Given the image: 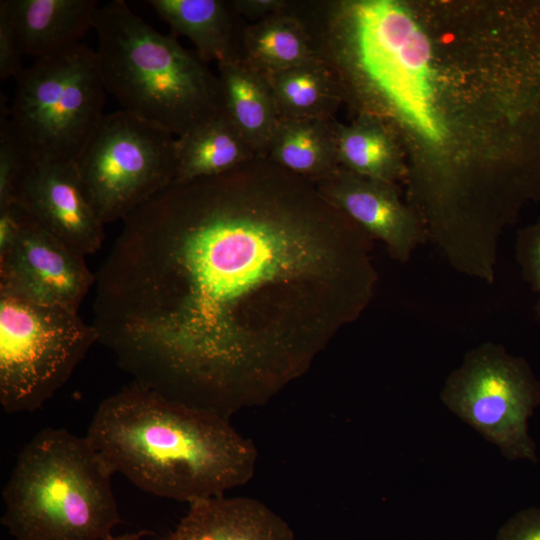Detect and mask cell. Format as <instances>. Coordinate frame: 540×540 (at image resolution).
Here are the masks:
<instances>
[{"label":"cell","instance_id":"cell-25","mask_svg":"<svg viewBox=\"0 0 540 540\" xmlns=\"http://www.w3.org/2000/svg\"><path fill=\"white\" fill-rule=\"evenodd\" d=\"M496 540H540V508L517 512L499 529Z\"/></svg>","mask_w":540,"mask_h":540},{"label":"cell","instance_id":"cell-23","mask_svg":"<svg viewBox=\"0 0 540 540\" xmlns=\"http://www.w3.org/2000/svg\"><path fill=\"white\" fill-rule=\"evenodd\" d=\"M26 160L25 152L11 132L6 117L0 132V207L14 201L17 180Z\"/></svg>","mask_w":540,"mask_h":540},{"label":"cell","instance_id":"cell-22","mask_svg":"<svg viewBox=\"0 0 540 540\" xmlns=\"http://www.w3.org/2000/svg\"><path fill=\"white\" fill-rule=\"evenodd\" d=\"M515 255L524 280L538 295L534 312L540 320V217L517 231Z\"/></svg>","mask_w":540,"mask_h":540},{"label":"cell","instance_id":"cell-10","mask_svg":"<svg viewBox=\"0 0 540 540\" xmlns=\"http://www.w3.org/2000/svg\"><path fill=\"white\" fill-rule=\"evenodd\" d=\"M95 283L85 255L29 216L14 243L0 254V296L78 312Z\"/></svg>","mask_w":540,"mask_h":540},{"label":"cell","instance_id":"cell-14","mask_svg":"<svg viewBox=\"0 0 540 540\" xmlns=\"http://www.w3.org/2000/svg\"><path fill=\"white\" fill-rule=\"evenodd\" d=\"M22 55L45 57L75 44L94 27L95 0H1Z\"/></svg>","mask_w":540,"mask_h":540},{"label":"cell","instance_id":"cell-17","mask_svg":"<svg viewBox=\"0 0 540 540\" xmlns=\"http://www.w3.org/2000/svg\"><path fill=\"white\" fill-rule=\"evenodd\" d=\"M340 166L365 177L396 183L405 181L407 164L396 135L377 118L356 115L350 124L336 122Z\"/></svg>","mask_w":540,"mask_h":540},{"label":"cell","instance_id":"cell-18","mask_svg":"<svg viewBox=\"0 0 540 540\" xmlns=\"http://www.w3.org/2000/svg\"><path fill=\"white\" fill-rule=\"evenodd\" d=\"M254 157L255 152L223 110L177 138L175 181L220 175Z\"/></svg>","mask_w":540,"mask_h":540},{"label":"cell","instance_id":"cell-9","mask_svg":"<svg viewBox=\"0 0 540 540\" xmlns=\"http://www.w3.org/2000/svg\"><path fill=\"white\" fill-rule=\"evenodd\" d=\"M441 399L509 460L538 461L528 424L540 407V381L524 358L482 343L447 377Z\"/></svg>","mask_w":540,"mask_h":540},{"label":"cell","instance_id":"cell-27","mask_svg":"<svg viewBox=\"0 0 540 540\" xmlns=\"http://www.w3.org/2000/svg\"><path fill=\"white\" fill-rule=\"evenodd\" d=\"M236 12L252 23L285 11L290 1L287 0H233Z\"/></svg>","mask_w":540,"mask_h":540},{"label":"cell","instance_id":"cell-28","mask_svg":"<svg viewBox=\"0 0 540 540\" xmlns=\"http://www.w3.org/2000/svg\"><path fill=\"white\" fill-rule=\"evenodd\" d=\"M142 532L138 533H125L120 536H113L111 535L107 540H142L143 537Z\"/></svg>","mask_w":540,"mask_h":540},{"label":"cell","instance_id":"cell-8","mask_svg":"<svg viewBox=\"0 0 540 540\" xmlns=\"http://www.w3.org/2000/svg\"><path fill=\"white\" fill-rule=\"evenodd\" d=\"M177 164V137L123 109L104 115L75 163L104 225L122 221L172 184Z\"/></svg>","mask_w":540,"mask_h":540},{"label":"cell","instance_id":"cell-15","mask_svg":"<svg viewBox=\"0 0 540 540\" xmlns=\"http://www.w3.org/2000/svg\"><path fill=\"white\" fill-rule=\"evenodd\" d=\"M148 3L172 30L188 38L205 62L245 58L247 24L231 1L149 0Z\"/></svg>","mask_w":540,"mask_h":540},{"label":"cell","instance_id":"cell-4","mask_svg":"<svg viewBox=\"0 0 540 540\" xmlns=\"http://www.w3.org/2000/svg\"><path fill=\"white\" fill-rule=\"evenodd\" d=\"M96 54L122 109L179 138L224 110L218 75L195 50L161 34L123 0L99 7Z\"/></svg>","mask_w":540,"mask_h":540},{"label":"cell","instance_id":"cell-3","mask_svg":"<svg viewBox=\"0 0 540 540\" xmlns=\"http://www.w3.org/2000/svg\"><path fill=\"white\" fill-rule=\"evenodd\" d=\"M86 437L113 474L144 492L189 504L247 483L257 461L252 441L227 417L135 383L100 403Z\"/></svg>","mask_w":540,"mask_h":540},{"label":"cell","instance_id":"cell-7","mask_svg":"<svg viewBox=\"0 0 540 540\" xmlns=\"http://www.w3.org/2000/svg\"><path fill=\"white\" fill-rule=\"evenodd\" d=\"M98 342L76 311L0 296V403L33 412L64 386Z\"/></svg>","mask_w":540,"mask_h":540},{"label":"cell","instance_id":"cell-26","mask_svg":"<svg viewBox=\"0 0 540 540\" xmlns=\"http://www.w3.org/2000/svg\"><path fill=\"white\" fill-rule=\"evenodd\" d=\"M27 219L28 214L15 201L0 207V254L14 243Z\"/></svg>","mask_w":540,"mask_h":540},{"label":"cell","instance_id":"cell-16","mask_svg":"<svg viewBox=\"0 0 540 540\" xmlns=\"http://www.w3.org/2000/svg\"><path fill=\"white\" fill-rule=\"evenodd\" d=\"M223 107L258 157L267 148L280 120L263 71L246 58L217 64Z\"/></svg>","mask_w":540,"mask_h":540},{"label":"cell","instance_id":"cell-5","mask_svg":"<svg viewBox=\"0 0 540 540\" xmlns=\"http://www.w3.org/2000/svg\"><path fill=\"white\" fill-rule=\"evenodd\" d=\"M112 475L86 436L45 428L18 455L1 522L15 540H107L120 522Z\"/></svg>","mask_w":540,"mask_h":540},{"label":"cell","instance_id":"cell-24","mask_svg":"<svg viewBox=\"0 0 540 540\" xmlns=\"http://www.w3.org/2000/svg\"><path fill=\"white\" fill-rule=\"evenodd\" d=\"M22 53L5 7L0 3V78L15 79L22 72Z\"/></svg>","mask_w":540,"mask_h":540},{"label":"cell","instance_id":"cell-13","mask_svg":"<svg viewBox=\"0 0 540 540\" xmlns=\"http://www.w3.org/2000/svg\"><path fill=\"white\" fill-rule=\"evenodd\" d=\"M189 505L166 540H296L285 520L252 498L222 495Z\"/></svg>","mask_w":540,"mask_h":540},{"label":"cell","instance_id":"cell-21","mask_svg":"<svg viewBox=\"0 0 540 540\" xmlns=\"http://www.w3.org/2000/svg\"><path fill=\"white\" fill-rule=\"evenodd\" d=\"M290 3L285 11L245 28V58L261 71L284 70L319 57L306 26L291 11Z\"/></svg>","mask_w":540,"mask_h":540},{"label":"cell","instance_id":"cell-1","mask_svg":"<svg viewBox=\"0 0 540 540\" xmlns=\"http://www.w3.org/2000/svg\"><path fill=\"white\" fill-rule=\"evenodd\" d=\"M377 280L372 238L257 156L175 181L122 220L91 324L133 383L228 418L304 374Z\"/></svg>","mask_w":540,"mask_h":540},{"label":"cell","instance_id":"cell-20","mask_svg":"<svg viewBox=\"0 0 540 540\" xmlns=\"http://www.w3.org/2000/svg\"><path fill=\"white\" fill-rule=\"evenodd\" d=\"M284 119H334L343 103L341 87L320 56L278 71H263Z\"/></svg>","mask_w":540,"mask_h":540},{"label":"cell","instance_id":"cell-11","mask_svg":"<svg viewBox=\"0 0 540 540\" xmlns=\"http://www.w3.org/2000/svg\"><path fill=\"white\" fill-rule=\"evenodd\" d=\"M14 201L35 223L83 255L101 248L104 224L86 197L75 163L26 157Z\"/></svg>","mask_w":540,"mask_h":540},{"label":"cell","instance_id":"cell-6","mask_svg":"<svg viewBox=\"0 0 540 540\" xmlns=\"http://www.w3.org/2000/svg\"><path fill=\"white\" fill-rule=\"evenodd\" d=\"M106 92L96 51L78 43L22 70L7 124L27 158L76 163L105 115Z\"/></svg>","mask_w":540,"mask_h":540},{"label":"cell","instance_id":"cell-12","mask_svg":"<svg viewBox=\"0 0 540 540\" xmlns=\"http://www.w3.org/2000/svg\"><path fill=\"white\" fill-rule=\"evenodd\" d=\"M319 192L372 239L384 243L391 258L407 263L429 240L426 225L399 193L396 183L356 174L342 166L314 182Z\"/></svg>","mask_w":540,"mask_h":540},{"label":"cell","instance_id":"cell-2","mask_svg":"<svg viewBox=\"0 0 540 540\" xmlns=\"http://www.w3.org/2000/svg\"><path fill=\"white\" fill-rule=\"evenodd\" d=\"M347 106L405 153L406 201L433 244H499L540 203V0L384 3L340 61Z\"/></svg>","mask_w":540,"mask_h":540},{"label":"cell","instance_id":"cell-19","mask_svg":"<svg viewBox=\"0 0 540 540\" xmlns=\"http://www.w3.org/2000/svg\"><path fill=\"white\" fill-rule=\"evenodd\" d=\"M335 119L281 118L266 157L280 167L313 182L339 166Z\"/></svg>","mask_w":540,"mask_h":540}]
</instances>
